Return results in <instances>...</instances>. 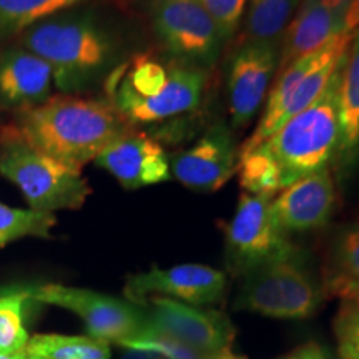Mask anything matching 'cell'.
<instances>
[{
	"mask_svg": "<svg viewBox=\"0 0 359 359\" xmlns=\"http://www.w3.org/2000/svg\"><path fill=\"white\" fill-rule=\"evenodd\" d=\"M226 291V275L206 264H177L172 268H151L132 275L125 283L128 302L145 304L151 298H170L193 306H210L222 302Z\"/></svg>",
	"mask_w": 359,
	"mask_h": 359,
	"instance_id": "cell-13",
	"label": "cell"
},
{
	"mask_svg": "<svg viewBox=\"0 0 359 359\" xmlns=\"http://www.w3.org/2000/svg\"><path fill=\"white\" fill-rule=\"evenodd\" d=\"M344 58L346 53L311 105L255 147L275 168L281 190L333 163L339 140V92Z\"/></svg>",
	"mask_w": 359,
	"mask_h": 359,
	"instance_id": "cell-4",
	"label": "cell"
},
{
	"mask_svg": "<svg viewBox=\"0 0 359 359\" xmlns=\"http://www.w3.org/2000/svg\"><path fill=\"white\" fill-rule=\"evenodd\" d=\"M353 0H302L280 42L278 72L344 32ZM276 72V74H278Z\"/></svg>",
	"mask_w": 359,
	"mask_h": 359,
	"instance_id": "cell-17",
	"label": "cell"
},
{
	"mask_svg": "<svg viewBox=\"0 0 359 359\" xmlns=\"http://www.w3.org/2000/svg\"><path fill=\"white\" fill-rule=\"evenodd\" d=\"M201 359H245L243 356H236V354L231 353V349H223V351L205 354Z\"/></svg>",
	"mask_w": 359,
	"mask_h": 359,
	"instance_id": "cell-32",
	"label": "cell"
},
{
	"mask_svg": "<svg viewBox=\"0 0 359 359\" xmlns=\"http://www.w3.org/2000/svg\"><path fill=\"white\" fill-rule=\"evenodd\" d=\"M341 182L351 178L359 167V27L351 32L339 92V140L333 160Z\"/></svg>",
	"mask_w": 359,
	"mask_h": 359,
	"instance_id": "cell-19",
	"label": "cell"
},
{
	"mask_svg": "<svg viewBox=\"0 0 359 359\" xmlns=\"http://www.w3.org/2000/svg\"><path fill=\"white\" fill-rule=\"evenodd\" d=\"M359 27V0H353L351 7H349L346 22H344V32L351 34L354 29Z\"/></svg>",
	"mask_w": 359,
	"mask_h": 359,
	"instance_id": "cell-30",
	"label": "cell"
},
{
	"mask_svg": "<svg viewBox=\"0 0 359 359\" xmlns=\"http://www.w3.org/2000/svg\"><path fill=\"white\" fill-rule=\"evenodd\" d=\"M25 354L47 359H110L109 343L90 336L35 334L29 338Z\"/></svg>",
	"mask_w": 359,
	"mask_h": 359,
	"instance_id": "cell-23",
	"label": "cell"
},
{
	"mask_svg": "<svg viewBox=\"0 0 359 359\" xmlns=\"http://www.w3.org/2000/svg\"><path fill=\"white\" fill-rule=\"evenodd\" d=\"M143 306L148 327L172 336L195 351L212 354L230 349L235 331L223 313L170 298H151Z\"/></svg>",
	"mask_w": 359,
	"mask_h": 359,
	"instance_id": "cell-14",
	"label": "cell"
},
{
	"mask_svg": "<svg viewBox=\"0 0 359 359\" xmlns=\"http://www.w3.org/2000/svg\"><path fill=\"white\" fill-rule=\"evenodd\" d=\"M147 12L165 55L196 69H215L226 43L198 0H148Z\"/></svg>",
	"mask_w": 359,
	"mask_h": 359,
	"instance_id": "cell-8",
	"label": "cell"
},
{
	"mask_svg": "<svg viewBox=\"0 0 359 359\" xmlns=\"http://www.w3.org/2000/svg\"><path fill=\"white\" fill-rule=\"evenodd\" d=\"M19 354H15V356H11V354H0V359H17Z\"/></svg>",
	"mask_w": 359,
	"mask_h": 359,
	"instance_id": "cell-34",
	"label": "cell"
},
{
	"mask_svg": "<svg viewBox=\"0 0 359 359\" xmlns=\"http://www.w3.org/2000/svg\"><path fill=\"white\" fill-rule=\"evenodd\" d=\"M32 302L60 306L75 313L83 321L90 338L123 346L147 326V314L143 304L114 298L92 290L74 286L40 285L25 290Z\"/></svg>",
	"mask_w": 359,
	"mask_h": 359,
	"instance_id": "cell-10",
	"label": "cell"
},
{
	"mask_svg": "<svg viewBox=\"0 0 359 359\" xmlns=\"http://www.w3.org/2000/svg\"><path fill=\"white\" fill-rule=\"evenodd\" d=\"M323 286L326 296L359 302V224L344 230L336 240Z\"/></svg>",
	"mask_w": 359,
	"mask_h": 359,
	"instance_id": "cell-20",
	"label": "cell"
},
{
	"mask_svg": "<svg viewBox=\"0 0 359 359\" xmlns=\"http://www.w3.org/2000/svg\"><path fill=\"white\" fill-rule=\"evenodd\" d=\"M122 359H163V358L154 351H147V349L130 348L127 349V353L123 354Z\"/></svg>",
	"mask_w": 359,
	"mask_h": 359,
	"instance_id": "cell-31",
	"label": "cell"
},
{
	"mask_svg": "<svg viewBox=\"0 0 359 359\" xmlns=\"http://www.w3.org/2000/svg\"><path fill=\"white\" fill-rule=\"evenodd\" d=\"M280 64V42L238 40L226 60V102L230 127L246 128L262 110Z\"/></svg>",
	"mask_w": 359,
	"mask_h": 359,
	"instance_id": "cell-11",
	"label": "cell"
},
{
	"mask_svg": "<svg viewBox=\"0 0 359 359\" xmlns=\"http://www.w3.org/2000/svg\"><path fill=\"white\" fill-rule=\"evenodd\" d=\"M241 278L235 309L263 316L304 320L316 313L323 299L327 298L323 281L314 278L298 246L285 257L259 264Z\"/></svg>",
	"mask_w": 359,
	"mask_h": 359,
	"instance_id": "cell-6",
	"label": "cell"
},
{
	"mask_svg": "<svg viewBox=\"0 0 359 359\" xmlns=\"http://www.w3.org/2000/svg\"><path fill=\"white\" fill-rule=\"evenodd\" d=\"M0 175L19 188L30 210L40 213L79 210L92 193L80 170L39 151L13 123L0 127Z\"/></svg>",
	"mask_w": 359,
	"mask_h": 359,
	"instance_id": "cell-5",
	"label": "cell"
},
{
	"mask_svg": "<svg viewBox=\"0 0 359 359\" xmlns=\"http://www.w3.org/2000/svg\"><path fill=\"white\" fill-rule=\"evenodd\" d=\"M198 2L218 27L226 47L235 42L243 24L248 0H198Z\"/></svg>",
	"mask_w": 359,
	"mask_h": 359,
	"instance_id": "cell-27",
	"label": "cell"
},
{
	"mask_svg": "<svg viewBox=\"0 0 359 359\" xmlns=\"http://www.w3.org/2000/svg\"><path fill=\"white\" fill-rule=\"evenodd\" d=\"M90 0H0V43L17 39L29 27Z\"/></svg>",
	"mask_w": 359,
	"mask_h": 359,
	"instance_id": "cell-21",
	"label": "cell"
},
{
	"mask_svg": "<svg viewBox=\"0 0 359 359\" xmlns=\"http://www.w3.org/2000/svg\"><path fill=\"white\" fill-rule=\"evenodd\" d=\"M302 0H248L243 32L238 40L281 42L286 27L298 11Z\"/></svg>",
	"mask_w": 359,
	"mask_h": 359,
	"instance_id": "cell-22",
	"label": "cell"
},
{
	"mask_svg": "<svg viewBox=\"0 0 359 359\" xmlns=\"http://www.w3.org/2000/svg\"><path fill=\"white\" fill-rule=\"evenodd\" d=\"M334 333L341 359H359V302H341Z\"/></svg>",
	"mask_w": 359,
	"mask_h": 359,
	"instance_id": "cell-28",
	"label": "cell"
},
{
	"mask_svg": "<svg viewBox=\"0 0 359 359\" xmlns=\"http://www.w3.org/2000/svg\"><path fill=\"white\" fill-rule=\"evenodd\" d=\"M13 125L39 151L80 172L111 142L133 130L105 98L64 93L17 114Z\"/></svg>",
	"mask_w": 359,
	"mask_h": 359,
	"instance_id": "cell-2",
	"label": "cell"
},
{
	"mask_svg": "<svg viewBox=\"0 0 359 359\" xmlns=\"http://www.w3.org/2000/svg\"><path fill=\"white\" fill-rule=\"evenodd\" d=\"M351 43V34H341L321 48L298 57L278 72L275 85L269 88L262 118L240 148V154L258 147L278 128L303 111L320 97L331 75Z\"/></svg>",
	"mask_w": 359,
	"mask_h": 359,
	"instance_id": "cell-7",
	"label": "cell"
},
{
	"mask_svg": "<svg viewBox=\"0 0 359 359\" xmlns=\"http://www.w3.org/2000/svg\"><path fill=\"white\" fill-rule=\"evenodd\" d=\"M17 43L50 65L53 85L64 95H79L116 67L118 40L88 11H67L22 32Z\"/></svg>",
	"mask_w": 359,
	"mask_h": 359,
	"instance_id": "cell-3",
	"label": "cell"
},
{
	"mask_svg": "<svg viewBox=\"0 0 359 359\" xmlns=\"http://www.w3.org/2000/svg\"><path fill=\"white\" fill-rule=\"evenodd\" d=\"M50 65L19 43L0 50V105L20 114L52 97Z\"/></svg>",
	"mask_w": 359,
	"mask_h": 359,
	"instance_id": "cell-18",
	"label": "cell"
},
{
	"mask_svg": "<svg viewBox=\"0 0 359 359\" xmlns=\"http://www.w3.org/2000/svg\"><path fill=\"white\" fill-rule=\"evenodd\" d=\"M123 348H135V349H147V351H154L160 354L163 359H201L205 354H201L195 349L185 346L180 341L173 339L172 336L160 333V331L151 330L145 326L143 331L133 339L127 341Z\"/></svg>",
	"mask_w": 359,
	"mask_h": 359,
	"instance_id": "cell-26",
	"label": "cell"
},
{
	"mask_svg": "<svg viewBox=\"0 0 359 359\" xmlns=\"http://www.w3.org/2000/svg\"><path fill=\"white\" fill-rule=\"evenodd\" d=\"M29 299L25 290L0 294V354L15 356L25 351L29 333L24 325V306Z\"/></svg>",
	"mask_w": 359,
	"mask_h": 359,
	"instance_id": "cell-25",
	"label": "cell"
},
{
	"mask_svg": "<svg viewBox=\"0 0 359 359\" xmlns=\"http://www.w3.org/2000/svg\"><path fill=\"white\" fill-rule=\"evenodd\" d=\"M336 182L331 167L296 180L273 198V212L285 233L314 231L330 223L336 210Z\"/></svg>",
	"mask_w": 359,
	"mask_h": 359,
	"instance_id": "cell-16",
	"label": "cell"
},
{
	"mask_svg": "<svg viewBox=\"0 0 359 359\" xmlns=\"http://www.w3.org/2000/svg\"><path fill=\"white\" fill-rule=\"evenodd\" d=\"M240 147L233 128L215 120L190 145L170 155V172L193 191L213 193L226 185L238 172Z\"/></svg>",
	"mask_w": 359,
	"mask_h": 359,
	"instance_id": "cell-12",
	"label": "cell"
},
{
	"mask_svg": "<svg viewBox=\"0 0 359 359\" xmlns=\"http://www.w3.org/2000/svg\"><path fill=\"white\" fill-rule=\"evenodd\" d=\"M281 359H327L325 349L318 346L316 343H306L303 346L296 348L294 351H291Z\"/></svg>",
	"mask_w": 359,
	"mask_h": 359,
	"instance_id": "cell-29",
	"label": "cell"
},
{
	"mask_svg": "<svg viewBox=\"0 0 359 359\" xmlns=\"http://www.w3.org/2000/svg\"><path fill=\"white\" fill-rule=\"evenodd\" d=\"M17 359H47V358H40V356H30V354H25V353H20Z\"/></svg>",
	"mask_w": 359,
	"mask_h": 359,
	"instance_id": "cell-33",
	"label": "cell"
},
{
	"mask_svg": "<svg viewBox=\"0 0 359 359\" xmlns=\"http://www.w3.org/2000/svg\"><path fill=\"white\" fill-rule=\"evenodd\" d=\"M95 163L127 190L160 185L172 178L165 147L138 130H130L111 142L97 156Z\"/></svg>",
	"mask_w": 359,
	"mask_h": 359,
	"instance_id": "cell-15",
	"label": "cell"
},
{
	"mask_svg": "<svg viewBox=\"0 0 359 359\" xmlns=\"http://www.w3.org/2000/svg\"><path fill=\"white\" fill-rule=\"evenodd\" d=\"M57 217L34 210L13 208L0 201V248L22 238H50Z\"/></svg>",
	"mask_w": 359,
	"mask_h": 359,
	"instance_id": "cell-24",
	"label": "cell"
},
{
	"mask_svg": "<svg viewBox=\"0 0 359 359\" xmlns=\"http://www.w3.org/2000/svg\"><path fill=\"white\" fill-rule=\"evenodd\" d=\"M212 72L173 60L163 52H140L116 64L105 77V100L128 127L148 128L163 142L191 135L203 109Z\"/></svg>",
	"mask_w": 359,
	"mask_h": 359,
	"instance_id": "cell-1",
	"label": "cell"
},
{
	"mask_svg": "<svg viewBox=\"0 0 359 359\" xmlns=\"http://www.w3.org/2000/svg\"><path fill=\"white\" fill-rule=\"evenodd\" d=\"M296 246L283 231L273 212V198L243 193L235 215L224 231L226 266L233 275L243 276L259 264L285 257Z\"/></svg>",
	"mask_w": 359,
	"mask_h": 359,
	"instance_id": "cell-9",
	"label": "cell"
}]
</instances>
